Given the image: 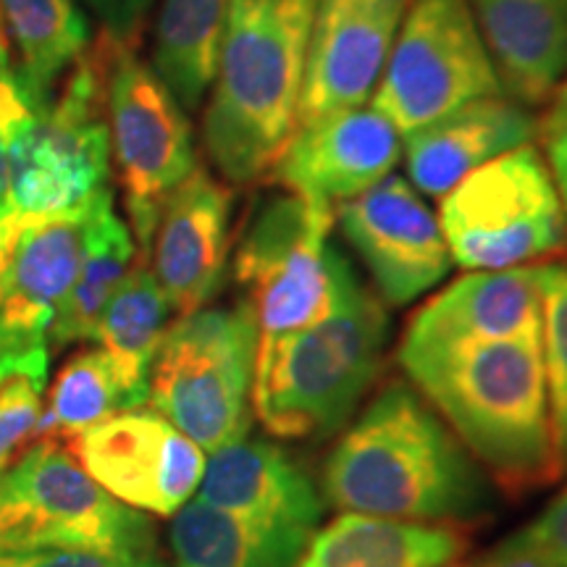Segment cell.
Returning <instances> with one entry per match:
<instances>
[{
  "instance_id": "obj_1",
  "label": "cell",
  "mask_w": 567,
  "mask_h": 567,
  "mask_svg": "<svg viewBox=\"0 0 567 567\" xmlns=\"http://www.w3.org/2000/svg\"><path fill=\"white\" fill-rule=\"evenodd\" d=\"M321 481L339 513L465 530L494 509L492 478L410 381H389L344 425Z\"/></svg>"
},
{
  "instance_id": "obj_2",
  "label": "cell",
  "mask_w": 567,
  "mask_h": 567,
  "mask_svg": "<svg viewBox=\"0 0 567 567\" xmlns=\"http://www.w3.org/2000/svg\"><path fill=\"white\" fill-rule=\"evenodd\" d=\"M408 381L507 496L563 476L549 423L542 339L396 352Z\"/></svg>"
},
{
  "instance_id": "obj_3",
  "label": "cell",
  "mask_w": 567,
  "mask_h": 567,
  "mask_svg": "<svg viewBox=\"0 0 567 567\" xmlns=\"http://www.w3.org/2000/svg\"><path fill=\"white\" fill-rule=\"evenodd\" d=\"M316 0H229L205 97V153L226 184L271 179L297 130Z\"/></svg>"
},
{
  "instance_id": "obj_4",
  "label": "cell",
  "mask_w": 567,
  "mask_h": 567,
  "mask_svg": "<svg viewBox=\"0 0 567 567\" xmlns=\"http://www.w3.org/2000/svg\"><path fill=\"white\" fill-rule=\"evenodd\" d=\"M392 321L344 255L329 313L255 360L252 415L276 439H329L358 413L384 365Z\"/></svg>"
},
{
  "instance_id": "obj_5",
  "label": "cell",
  "mask_w": 567,
  "mask_h": 567,
  "mask_svg": "<svg viewBox=\"0 0 567 567\" xmlns=\"http://www.w3.org/2000/svg\"><path fill=\"white\" fill-rule=\"evenodd\" d=\"M109 38L69 69L59 101H27L9 126V197L19 218L76 213L111 176Z\"/></svg>"
},
{
  "instance_id": "obj_6",
  "label": "cell",
  "mask_w": 567,
  "mask_h": 567,
  "mask_svg": "<svg viewBox=\"0 0 567 567\" xmlns=\"http://www.w3.org/2000/svg\"><path fill=\"white\" fill-rule=\"evenodd\" d=\"M255 352L258 329L245 300L179 316L153 360L147 400L210 455L250 431Z\"/></svg>"
},
{
  "instance_id": "obj_7",
  "label": "cell",
  "mask_w": 567,
  "mask_h": 567,
  "mask_svg": "<svg viewBox=\"0 0 567 567\" xmlns=\"http://www.w3.org/2000/svg\"><path fill=\"white\" fill-rule=\"evenodd\" d=\"M331 229L334 208L287 189L252 213L234 252V279L245 289L258 329L255 360L329 313L342 255Z\"/></svg>"
},
{
  "instance_id": "obj_8",
  "label": "cell",
  "mask_w": 567,
  "mask_h": 567,
  "mask_svg": "<svg viewBox=\"0 0 567 567\" xmlns=\"http://www.w3.org/2000/svg\"><path fill=\"white\" fill-rule=\"evenodd\" d=\"M439 224L465 271L528 266L567 247V213L536 145L515 147L442 197Z\"/></svg>"
},
{
  "instance_id": "obj_9",
  "label": "cell",
  "mask_w": 567,
  "mask_h": 567,
  "mask_svg": "<svg viewBox=\"0 0 567 567\" xmlns=\"http://www.w3.org/2000/svg\"><path fill=\"white\" fill-rule=\"evenodd\" d=\"M505 95L467 0H410L371 109L402 140L467 103Z\"/></svg>"
},
{
  "instance_id": "obj_10",
  "label": "cell",
  "mask_w": 567,
  "mask_h": 567,
  "mask_svg": "<svg viewBox=\"0 0 567 567\" xmlns=\"http://www.w3.org/2000/svg\"><path fill=\"white\" fill-rule=\"evenodd\" d=\"M0 547L158 551L151 517L111 496L53 442L0 471Z\"/></svg>"
},
{
  "instance_id": "obj_11",
  "label": "cell",
  "mask_w": 567,
  "mask_h": 567,
  "mask_svg": "<svg viewBox=\"0 0 567 567\" xmlns=\"http://www.w3.org/2000/svg\"><path fill=\"white\" fill-rule=\"evenodd\" d=\"M111 153L122 174L126 216L142 258L151 250L163 205L197 168L193 126L174 92L134 48L109 38Z\"/></svg>"
},
{
  "instance_id": "obj_12",
  "label": "cell",
  "mask_w": 567,
  "mask_h": 567,
  "mask_svg": "<svg viewBox=\"0 0 567 567\" xmlns=\"http://www.w3.org/2000/svg\"><path fill=\"white\" fill-rule=\"evenodd\" d=\"M90 478L140 513L174 517L200 488L205 452L158 410L134 408L69 439Z\"/></svg>"
},
{
  "instance_id": "obj_13",
  "label": "cell",
  "mask_w": 567,
  "mask_h": 567,
  "mask_svg": "<svg viewBox=\"0 0 567 567\" xmlns=\"http://www.w3.org/2000/svg\"><path fill=\"white\" fill-rule=\"evenodd\" d=\"M334 218L363 260L375 295L394 308L431 292L455 266L439 216L402 174H389L337 205Z\"/></svg>"
},
{
  "instance_id": "obj_14",
  "label": "cell",
  "mask_w": 567,
  "mask_h": 567,
  "mask_svg": "<svg viewBox=\"0 0 567 567\" xmlns=\"http://www.w3.org/2000/svg\"><path fill=\"white\" fill-rule=\"evenodd\" d=\"M410 0H316L297 126L371 103Z\"/></svg>"
},
{
  "instance_id": "obj_15",
  "label": "cell",
  "mask_w": 567,
  "mask_h": 567,
  "mask_svg": "<svg viewBox=\"0 0 567 567\" xmlns=\"http://www.w3.org/2000/svg\"><path fill=\"white\" fill-rule=\"evenodd\" d=\"M400 158L402 134L368 103L297 126L268 182L337 208L394 174Z\"/></svg>"
},
{
  "instance_id": "obj_16",
  "label": "cell",
  "mask_w": 567,
  "mask_h": 567,
  "mask_svg": "<svg viewBox=\"0 0 567 567\" xmlns=\"http://www.w3.org/2000/svg\"><path fill=\"white\" fill-rule=\"evenodd\" d=\"M231 205L229 184L200 166L163 205L147 258L174 313L189 316L208 308L224 287L231 252Z\"/></svg>"
},
{
  "instance_id": "obj_17",
  "label": "cell",
  "mask_w": 567,
  "mask_h": 567,
  "mask_svg": "<svg viewBox=\"0 0 567 567\" xmlns=\"http://www.w3.org/2000/svg\"><path fill=\"white\" fill-rule=\"evenodd\" d=\"M92 203L66 216L19 221L0 271V354L42 344L51 334L63 297L80 274Z\"/></svg>"
},
{
  "instance_id": "obj_18",
  "label": "cell",
  "mask_w": 567,
  "mask_h": 567,
  "mask_svg": "<svg viewBox=\"0 0 567 567\" xmlns=\"http://www.w3.org/2000/svg\"><path fill=\"white\" fill-rule=\"evenodd\" d=\"M494 339H542L536 266L471 271L446 284L410 318L396 352L442 350Z\"/></svg>"
},
{
  "instance_id": "obj_19",
  "label": "cell",
  "mask_w": 567,
  "mask_h": 567,
  "mask_svg": "<svg viewBox=\"0 0 567 567\" xmlns=\"http://www.w3.org/2000/svg\"><path fill=\"white\" fill-rule=\"evenodd\" d=\"M195 499L268 528L316 534L326 499L300 463L266 439H239L210 452Z\"/></svg>"
},
{
  "instance_id": "obj_20",
  "label": "cell",
  "mask_w": 567,
  "mask_h": 567,
  "mask_svg": "<svg viewBox=\"0 0 567 567\" xmlns=\"http://www.w3.org/2000/svg\"><path fill=\"white\" fill-rule=\"evenodd\" d=\"M538 137V118L507 95L467 103L405 140L408 179L421 195L442 200L486 163Z\"/></svg>"
},
{
  "instance_id": "obj_21",
  "label": "cell",
  "mask_w": 567,
  "mask_h": 567,
  "mask_svg": "<svg viewBox=\"0 0 567 567\" xmlns=\"http://www.w3.org/2000/svg\"><path fill=\"white\" fill-rule=\"evenodd\" d=\"M502 90L526 109L567 80V0H467Z\"/></svg>"
},
{
  "instance_id": "obj_22",
  "label": "cell",
  "mask_w": 567,
  "mask_h": 567,
  "mask_svg": "<svg viewBox=\"0 0 567 567\" xmlns=\"http://www.w3.org/2000/svg\"><path fill=\"white\" fill-rule=\"evenodd\" d=\"M465 549L460 528L339 513L316 528L295 567H450Z\"/></svg>"
},
{
  "instance_id": "obj_23",
  "label": "cell",
  "mask_w": 567,
  "mask_h": 567,
  "mask_svg": "<svg viewBox=\"0 0 567 567\" xmlns=\"http://www.w3.org/2000/svg\"><path fill=\"white\" fill-rule=\"evenodd\" d=\"M313 534L268 528L189 499L168 530L172 567H295Z\"/></svg>"
},
{
  "instance_id": "obj_24",
  "label": "cell",
  "mask_w": 567,
  "mask_h": 567,
  "mask_svg": "<svg viewBox=\"0 0 567 567\" xmlns=\"http://www.w3.org/2000/svg\"><path fill=\"white\" fill-rule=\"evenodd\" d=\"M134 264H137L134 234L130 224L113 208V193L105 189L92 203L80 274L71 284L69 295L63 297L48 337L55 344L92 339L103 308L109 305L113 292L122 287Z\"/></svg>"
},
{
  "instance_id": "obj_25",
  "label": "cell",
  "mask_w": 567,
  "mask_h": 567,
  "mask_svg": "<svg viewBox=\"0 0 567 567\" xmlns=\"http://www.w3.org/2000/svg\"><path fill=\"white\" fill-rule=\"evenodd\" d=\"M229 0H161L153 69L184 111L208 97Z\"/></svg>"
},
{
  "instance_id": "obj_26",
  "label": "cell",
  "mask_w": 567,
  "mask_h": 567,
  "mask_svg": "<svg viewBox=\"0 0 567 567\" xmlns=\"http://www.w3.org/2000/svg\"><path fill=\"white\" fill-rule=\"evenodd\" d=\"M0 11L21 55V87L34 103L51 101L63 71L87 51V19L74 0H0Z\"/></svg>"
},
{
  "instance_id": "obj_27",
  "label": "cell",
  "mask_w": 567,
  "mask_h": 567,
  "mask_svg": "<svg viewBox=\"0 0 567 567\" xmlns=\"http://www.w3.org/2000/svg\"><path fill=\"white\" fill-rule=\"evenodd\" d=\"M151 396V384H140L109 352L95 347L69 360L55 375L48 408L40 415L34 436L71 439L90 425L142 408Z\"/></svg>"
},
{
  "instance_id": "obj_28",
  "label": "cell",
  "mask_w": 567,
  "mask_h": 567,
  "mask_svg": "<svg viewBox=\"0 0 567 567\" xmlns=\"http://www.w3.org/2000/svg\"><path fill=\"white\" fill-rule=\"evenodd\" d=\"M172 302L142 258L126 274L97 318L90 342H97L140 384H151V368L172 326Z\"/></svg>"
},
{
  "instance_id": "obj_29",
  "label": "cell",
  "mask_w": 567,
  "mask_h": 567,
  "mask_svg": "<svg viewBox=\"0 0 567 567\" xmlns=\"http://www.w3.org/2000/svg\"><path fill=\"white\" fill-rule=\"evenodd\" d=\"M48 363V342L0 354V471L38 431Z\"/></svg>"
},
{
  "instance_id": "obj_30",
  "label": "cell",
  "mask_w": 567,
  "mask_h": 567,
  "mask_svg": "<svg viewBox=\"0 0 567 567\" xmlns=\"http://www.w3.org/2000/svg\"><path fill=\"white\" fill-rule=\"evenodd\" d=\"M542 292V358L549 423L563 473L567 471V264H538Z\"/></svg>"
},
{
  "instance_id": "obj_31",
  "label": "cell",
  "mask_w": 567,
  "mask_h": 567,
  "mask_svg": "<svg viewBox=\"0 0 567 567\" xmlns=\"http://www.w3.org/2000/svg\"><path fill=\"white\" fill-rule=\"evenodd\" d=\"M0 567H168L158 551L92 547H0Z\"/></svg>"
},
{
  "instance_id": "obj_32",
  "label": "cell",
  "mask_w": 567,
  "mask_h": 567,
  "mask_svg": "<svg viewBox=\"0 0 567 567\" xmlns=\"http://www.w3.org/2000/svg\"><path fill=\"white\" fill-rule=\"evenodd\" d=\"M30 101L24 87H21L17 69L9 63L3 32H0V229L17 221V213L11 208L9 197V158H6V140H9V126L17 113Z\"/></svg>"
},
{
  "instance_id": "obj_33",
  "label": "cell",
  "mask_w": 567,
  "mask_h": 567,
  "mask_svg": "<svg viewBox=\"0 0 567 567\" xmlns=\"http://www.w3.org/2000/svg\"><path fill=\"white\" fill-rule=\"evenodd\" d=\"M82 3L101 21L105 38L134 51L155 9V0H82Z\"/></svg>"
},
{
  "instance_id": "obj_34",
  "label": "cell",
  "mask_w": 567,
  "mask_h": 567,
  "mask_svg": "<svg viewBox=\"0 0 567 567\" xmlns=\"http://www.w3.org/2000/svg\"><path fill=\"white\" fill-rule=\"evenodd\" d=\"M547 105L544 118H538V140L567 213V80Z\"/></svg>"
},
{
  "instance_id": "obj_35",
  "label": "cell",
  "mask_w": 567,
  "mask_h": 567,
  "mask_svg": "<svg viewBox=\"0 0 567 567\" xmlns=\"http://www.w3.org/2000/svg\"><path fill=\"white\" fill-rule=\"evenodd\" d=\"M450 567H557L551 559L536 547V542L526 534V528L517 530L515 536L496 544L494 549L484 551L467 563H452Z\"/></svg>"
},
{
  "instance_id": "obj_36",
  "label": "cell",
  "mask_w": 567,
  "mask_h": 567,
  "mask_svg": "<svg viewBox=\"0 0 567 567\" xmlns=\"http://www.w3.org/2000/svg\"><path fill=\"white\" fill-rule=\"evenodd\" d=\"M536 547L557 567H567V488L526 528Z\"/></svg>"
},
{
  "instance_id": "obj_37",
  "label": "cell",
  "mask_w": 567,
  "mask_h": 567,
  "mask_svg": "<svg viewBox=\"0 0 567 567\" xmlns=\"http://www.w3.org/2000/svg\"><path fill=\"white\" fill-rule=\"evenodd\" d=\"M19 221H21V218H17V221L0 229V271H3L6 258H9V252H11L13 237H17V231H19Z\"/></svg>"
}]
</instances>
